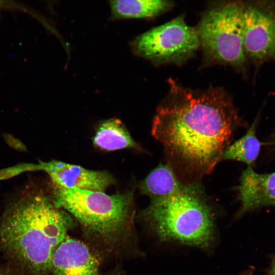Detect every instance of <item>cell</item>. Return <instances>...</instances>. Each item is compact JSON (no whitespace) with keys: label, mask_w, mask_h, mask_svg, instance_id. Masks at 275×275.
Returning <instances> with one entry per match:
<instances>
[{"label":"cell","mask_w":275,"mask_h":275,"mask_svg":"<svg viewBox=\"0 0 275 275\" xmlns=\"http://www.w3.org/2000/svg\"><path fill=\"white\" fill-rule=\"evenodd\" d=\"M52 275H107L101 271L98 261L81 241L66 238L52 256Z\"/></svg>","instance_id":"9c48e42d"},{"label":"cell","mask_w":275,"mask_h":275,"mask_svg":"<svg viewBox=\"0 0 275 275\" xmlns=\"http://www.w3.org/2000/svg\"><path fill=\"white\" fill-rule=\"evenodd\" d=\"M141 56L157 62H177L191 56L200 46L196 29L188 25L183 16L142 34L134 41Z\"/></svg>","instance_id":"8992f818"},{"label":"cell","mask_w":275,"mask_h":275,"mask_svg":"<svg viewBox=\"0 0 275 275\" xmlns=\"http://www.w3.org/2000/svg\"><path fill=\"white\" fill-rule=\"evenodd\" d=\"M9 207L0 227L8 252L35 275H47L71 219L41 191L28 189Z\"/></svg>","instance_id":"7a4b0ae2"},{"label":"cell","mask_w":275,"mask_h":275,"mask_svg":"<svg viewBox=\"0 0 275 275\" xmlns=\"http://www.w3.org/2000/svg\"><path fill=\"white\" fill-rule=\"evenodd\" d=\"M55 205L72 215L86 231L113 244L121 241L132 221V195L54 185Z\"/></svg>","instance_id":"277c9868"},{"label":"cell","mask_w":275,"mask_h":275,"mask_svg":"<svg viewBox=\"0 0 275 275\" xmlns=\"http://www.w3.org/2000/svg\"><path fill=\"white\" fill-rule=\"evenodd\" d=\"M93 143L105 151L137 146L122 123L116 119H108L99 124L93 138Z\"/></svg>","instance_id":"7c38bea8"},{"label":"cell","mask_w":275,"mask_h":275,"mask_svg":"<svg viewBox=\"0 0 275 275\" xmlns=\"http://www.w3.org/2000/svg\"><path fill=\"white\" fill-rule=\"evenodd\" d=\"M170 86L153 119L152 135L172 166L193 175L209 174L240 125L237 111L220 89L197 91L172 81Z\"/></svg>","instance_id":"6da1fadb"},{"label":"cell","mask_w":275,"mask_h":275,"mask_svg":"<svg viewBox=\"0 0 275 275\" xmlns=\"http://www.w3.org/2000/svg\"><path fill=\"white\" fill-rule=\"evenodd\" d=\"M243 48L257 65L275 63V1L243 4Z\"/></svg>","instance_id":"52a82bcc"},{"label":"cell","mask_w":275,"mask_h":275,"mask_svg":"<svg viewBox=\"0 0 275 275\" xmlns=\"http://www.w3.org/2000/svg\"><path fill=\"white\" fill-rule=\"evenodd\" d=\"M38 168L48 174L54 185L63 188L104 191L115 182L113 177L106 172L88 170L57 160L41 162Z\"/></svg>","instance_id":"ba28073f"},{"label":"cell","mask_w":275,"mask_h":275,"mask_svg":"<svg viewBox=\"0 0 275 275\" xmlns=\"http://www.w3.org/2000/svg\"><path fill=\"white\" fill-rule=\"evenodd\" d=\"M241 205L238 216L259 207L275 205V172L259 174L251 166L244 170L235 187Z\"/></svg>","instance_id":"30bf717a"},{"label":"cell","mask_w":275,"mask_h":275,"mask_svg":"<svg viewBox=\"0 0 275 275\" xmlns=\"http://www.w3.org/2000/svg\"><path fill=\"white\" fill-rule=\"evenodd\" d=\"M1 9H19L27 10V8L21 5L10 1H0V10Z\"/></svg>","instance_id":"9a60e30c"},{"label":"cell","mask_w":275,"mask_h":275,"mask_svg":"<svg viewBox=\"0 0 275 275\" xmlns=\"http://www.w3.org/2000/svg\"><path fill=\"white\" fill-rule=\"evenodd\" d=\"M0 275H5V274L0 273Z\"/></svg>","instance_id":"e0dca14e"},{"label":"cell","mask_w":275,"mask_h":275,"mask_svg":"<svg viewBox=\"0 0 275 275\" xmlns=\"http://www.w3.org/2000/svg\"><path fill=\"white\" fill-rule=\"evenodd\" d=\"M164 0H117L110 2L113 14L120 18H145L155 16L172 6Z\"/></svg>","instance_id":"4fadbf2b"},{"label":"cell","mask_w":275,"mask_h":275,"mask_svg":"<svg viewBox=\"0 0 275 275\" xmlns=\"http://www.w3.org/2000/svg\"><path fill=\"white\" fill-rule=\"evenodd\" d=\"M248 275H249V273H248Z\"/></svg>","instance_id":"ac0fdd59"},{"label":"cell","mask_w":275,"mask_h":275,"mask_svg":"<svg viewBox=\"0 0 275 275\" xmlns=\"http://www.w3.org/2000/svg\"><path fill=\"white\" fill-rule=\"evenodd\" d=\"M256 120L242 137L230 144L224 151L220 161L231 160L251 165L257 159L261 144L256 135Z\"/></svg>","instance_id":"5bb4252c"},{"label":"cell","mask_w":275,"mask_h":275,"mask_svg":"<svg viewBox=\"0 0 275 275\" xmlns=\"http://www.w3.org/2000/svg\"><path fill=\"white\" fill-rule=\"evenodd\" d=\"M243 3L231 2L205 13L197 33L201 45L216 60L243 67L247 58L243 48Z\"/></svg>","instance_id":"5b68a950"},{"label":"cell","mask_w":275,"mask_h":275,"mask_svg":"<svg viewBox=\"0 0 275 275\" xmlns=\"http://www.w3.org/2000/svg\"><path fill=\"white\" fill-rule=\"evenodd\" d=\"M267 275H275V255L271 260Z\"/></svg>","instance_id":"2e32d148"},{"label":"cell","mask_w":275,"mask_h":275,"mask_svg":"<svg viewBox=\"0 0 275 275\" xmlns=\"http://www.w3.org/2000/svg\"><path fill=\"white\" fill-rule=\"evenodd\" d=\"M151 200L142 215L160 239L200 248L211 244L214 237L213 211L200 183L182 184L176 193Z\"/></svg>","instance_id":"3957f363"},{"label":"cell","mask_w":275,"mask_h":275,"mask_svg":"<svg viewBox=\"0 0 275 275\" xmlns=\"http://www.w3.org/2000/svg\"><path fill=\"white\" fill-rule=\"evenodd\" d=\"M182 185L172 165L160 163L141 182L140 188L142 194L154 199L176 193Z\"/></svg>","instance_id":"8fae6325"}]
</instances>
